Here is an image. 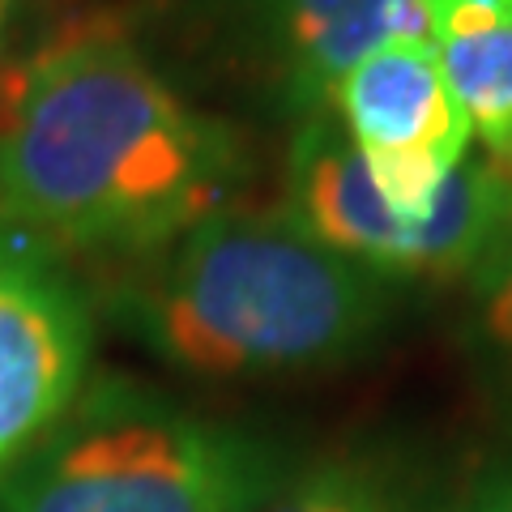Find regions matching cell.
<instances>
[{"instance_id": "cell-10", "label": "cell", "mask_w": 512, "mask_h": 512, "mask_svg": "<svg viewBox=\"0 0 512 512\" xmlns=\"http://www.w3.org/2000/svg\"><path fill=\"white\" fill-rule=\"evenodd\" d=\"M440 73L487 158L512 163V9L487 26L448 30L436 39Z\"/></svg>"}, {"instance_id": "cell-7", "label": "cell", "mask_w": 512, "mask_h": 512, "mask_svg": "<svg viewBox=\"0 0 512 512\" xmlns=\"http://www.w3.org/2000/svg\"><path fill=\"white\" fill-rule=\"evenodd\" d=\"M333 107L367 158L440 154L461 163L470 154L474 133L448 94L436 47L389 43L363 56L333 90Z\"/></svg>"}, {"instance_id": "cell-3", "label": "cell", "mask_w": 512, "mask_h": 512, "mask_svg": "<svg viewBox=\"0 0 512 512\" xmlns=\"http://www.w3.org/2000/svg\"><path fill=\"white\" fill-rule=\"evenodd\" d=\"M274 478L235 427L107 376L0 474V512H252Z\"/></svg>"}, {"instance_id": "cell-6", "label": "cell", "mask_w": 512, "mask_h": 512, "mask_svg": "<svg viewBox=\"0 0 512 512\" xmlns=\"http://www.w3.org/2000/svg\"><path fill=\"white\" fill-rule=\"evenodd\" d=\"M286 188H291L286 210L325 248L389 282L406 278L410 222L397 218L393 205L380 197L346 124L325 111L303 116L286 158Z\"/></svg>"}, {"instance_id": "cell-9", "label": "cell", "mask_w": 512, "mask_h": 512, "mask_svg": "<svg viewBox=\"0 0 512 512\" xmlns=\"http://www.w3.org/2000/svg\"><path fill=\"white\" fill-rule=\"evenodd\" d=\"M252 512H461V504L406 466L338 453L291 478H274Z\"/></svg>"}, {"instance_id": "cell-8", "label": "cell", "mask_w": 512, "mask_h": 512, "mask_svg": "<svg viewBox=\"0 0 512 512\" xmlns=\"http://www.w3.org/2000/svg\"><path fill=\"white\" fill-rule=\"evenodd\" d=\"M512 235V171L466 154L444 175L427 214L410 222L406 278L457 282L474 278L483 261Z\"/></svg>"}, {"instance_id": "cell-11", "label": "cell", "mask_w": 512, "mask_h": 512, "mask_svg": "<svg viewBox=\"0 0 512 512\" xmlns=\"http://www.w3.org/2000/svg\"><path fill=\"white\" fill-rule=\"evenodd\" d=\"M474 282V329L512 367V235L495 248Z\"/></svg>"}, {"instance_id": "cell-2", "label": "cell", "mask_w": 512, "mask_h": 512, "mask_svg": "<svg viewBox=\"0 0 512 512\" xmlns=\"http://www.w3.org/2000/svg\"><path fill=\"white\" fill-rule=\"evenodd\" d=\"M120 308L175 372L256 380L359 359L389 325V278L308 235L291 210L222 205L171 239Z\"/></svg>"}, {"instance_id": "cell-12", "label": "cell", "mask_w": 512, "mask_h": 512, "mask_svg": "<svg viewBox=\"0 0 512 512\" xmlns=\"http://www.w3.org/2000/svg\"><path fill=\"white\" fill-rule=\"evenodd\" d=\"M461 512H512V466H500L478 478V487L461 504Z\"/></svg>"}, {"instance_id": "cell-5", "label": "cell", "mask_w": 512, "mask_h": 512, "mask_svg": "<svg viewBox=\"0 0 512 512\" xmlns=\"http://www.w3.org/2000/svg\"><path fill=\"white\" fill-rule=\"evenodd\" d=\"M256 22L286 103L333 107V90L389 43L436 47V0H256Z\"/></svg>"}, {"instance_id": "cell-4", "label": "cell", "mask_w": 512, "mask_h": 512, "mask_svg": "<svg viewBox=\"0 0 512 512\" xmlns=\"http://www.w3.org/2000/svg\"><path fill=\"white\" fill-rule=\"evenodd\" d=\"M94 320L30 239L0 227V474L86 389Z\"/></svg>"}, {"instance_id": "cell-1", "label": "cell", "mask_w": 512, "mask_h": 512, "mask_svg": "<svg viewBox=\"0 0 512 512\" xmlns=\"http://www.w3.org/2000/svg\"><path fill=\"white\" fill-rule=\"evenodd\" d=\"M244 154L128 39L30 64L0 124V227L56 252H150L227 205Z\"/></svg>"}]
</instances>
